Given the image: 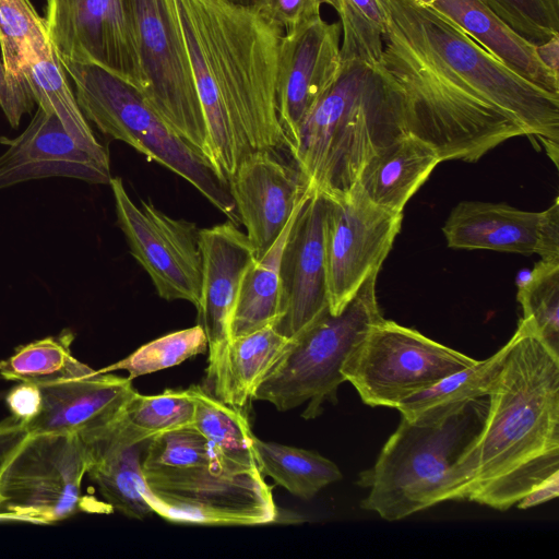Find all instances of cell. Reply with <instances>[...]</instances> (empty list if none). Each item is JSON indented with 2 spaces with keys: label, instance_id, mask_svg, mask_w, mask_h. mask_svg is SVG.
I'll list each match as a JSON object with an SVG mask.
<instances>
[{
  "label": "cell",
  "instance_id": "1",
  "mask_svg": "<svg viewBox=\"0 0 559 559\" xmlns=\"http://www.w3.org/2000/svg\"><path fill=\"white\" fill-rule=\"evenodd\" d=\"M176 5L215 165L228 181L247 152L286 147L276 105L284 31L226 0Z\"/></svg>",
  "mask_w": 559,
  "mask_h": 559
},
{
  "label": "cell",
  "instance_id": "2",
  "mask_svg": "<svg viewBox=\"0 0 559 559\" xmlns=\"http://www.w3.org/2000/svg\"><path fill=\"white\" fill-rule=\"evenodd\" d=\"M508 343L485 426L461 462L467 500L500 511L559 471V357L522 318Z\"/></svg>",
  "mask_w": 559,
  "mask_h": 559
},
{
  "label": "cell",
  "instance_id": "3",
  "mask_svg": "<svg viewBox=\"0 0 559 559\" xmlns=\"http://www.w3.org/2000/svg\"><path fill=\"white\" fill-rule=\"evenodd\" d=\"M407 134L396 82L380 64L342 61L288 152L311 188L340 195L353 189L376 153Z\"/></svg>",
  "mask_w": 559,
  "mask_h": 559
},
{
  "label": "cell",
  "instance_id": "4",
  "mask_svg": "<svg viewBox=\"0 0 559 559\" xmlns=\"http://www.w3.org/2000/svg\"><path fill=\"white\" fill-rule=\"evenodd\" d=\"M489 395L469 400L428 419L401 416L374 464L358 475L369 488L360 506L399 521L443 501L467 500L461 462L485 426Z\"/></svg>",
  "mask_w": 559,
  "mask_h": 559
},
{
  "label": "cell",
  "instance_id": "5",
  "mask_svg": "<svg viewBox=\"0 0 559 559\" xmlns=\"http://www.w3.org/2000/svg\"><path fill=\"white\" fill-rule=\"evenodd\" d=\"M384 37L411 51L452 83L484 98L544 147L558 166L559 95L519 76L459 26L416 0H382Z\"/></svg>",
  "mask_w": 559,
  "mask_h": 559
},
{
  "label": "cell",
  "instance_id": "6",
  "mask_svg": "<svg viewBox=\"0 0 559 559\" xmlns=\"http://www.w3.org/2000/svg\"><path fill=\"white\" fill-rule=\"evenodd\" d=\"M402 90L408 134L431 146L440 162L474 163L502 142L525 135L510 117L390 38L379 63Z\"/></svg>",
  "mask_w": 559,
  "mask_h": 559
},
{
  "label": "cell",
  "instance_id": "7",
  "mask_svg": "<svg viewBox=\"0 0 559 559\" xmlns=\"http://www.w3.org/2000/svg\"><path fill=\"white\" fill-rule=\"evenodd\" d=\"M61 64L74 84L78 105L87 121L190 182L229 221L239 223L228 181L168 126L135 87L96 64Z\"/></svg>",
  "mask_w": 559,
  "mask_h": 559
},
{
  "label": "cell",
  "instance_id": "8",
  "mask_svg": "<svg viewBox=\"0 0 559 559\" xmlns=\"http://www.w3.org/2000/svg\"><path fill=\"white\" fill-rule=\"evenodd\" d=\"M372 273L337 314L326 308L313 322L288 340L284 350L261 381L252 400L271 403L286 412L305 403L301 416L313 419L325 402H337L345 381L342 367L348 355L381 321Z\"/></svg>",
  "mask_w": 559,
  "mask_h": 559
},
{
  "label": "cell",
  "instance_id": "9",
  "mask_svg": "<svg viewBox=\"0 0 559 559\" xmlns=\"http://www.w3.org/2000/svg\"><path fill=\"white\" fill-rule=\"evenodd\" d=\"M132 7L145 81L141 94L217 170L176 0H132Z\"/></svg>",
  "mask_w": 559,
  "mask_h": 559
},
{
  "label": "cell",
  "instance_id": "10",
  "mask_svg": "<svg viewBox=\"0 0 559 559\" xmlns=\"http://www.w3.org/2000/svg\"><path fill=\"white\" fill-rule=\"evenodd\" d=\"M476 361L383 318L352 350L341 371L365 404L396 408L409 396Z\"/></svg>",
  "mask_w": 559,
  "mask_h": 559
},
{
  "label": "cell",
  "instance_id": "11",
  "mask_svg": "<svg viewBox=\"0 0 559 559\" xmlns=\"http://www.w3.org/2000/svg\"><path fill=\"white\" fill-rule=\"evenodd\" d=\"M143 475V497L154 513L174 523L263 525L275 522L278 515L261 472L190 467Z\"/></svg>",
  "mask_w": 559,
  "mask_h": 559
},
{
  "label": "cell",
  "instance_id": "12",
  "mask_svg": "<svg viewBox=\"0 0 559 559\" xmlns=\"http://www.w3.org/2000/svg\"><path fill=\"white\" fill-rule=\"evenodd\" d=\"M86 468L78 433L28 435L0 474L4 514L48 524L87 510L81 495Z\"/></svg>",
  "mask_w": 559,
  "mask_h": 559
},
{
  "label": "cell",
  "instance_id": "13",
  "mask_svg": "<svg viewBox=\"0 0 559 559\" xmlns=\"http://www.w3.org/2000/svg\"><path fill=\"white\" fill-rule=\"evenodd\" d=\"M109 186L117 224L157 295L167 301L186 300L198 308L202 285L200 228L165 214L151 201L136 204L120 177H112Z\"/></svg>",
  "mask_w": 559,
  "mask_h": 559
},
{
  "label": "cell",
  "instance_id": "14",
  "mask_svg": "<svg viewBox=\"0 0 559 559\" xmlns=\"http://www.w3.org/2000/svg\"><path fill=\"white\" fill-rule=\"evenodd\" d=\"M325 197L328 301L331 313L337 314L364 282L379 272L401 229L403 213L374 205L356 186L344 194Z\"/></svg>",
  "mask_w": 559,
  "mask_h": 559
},
{
  "label": "cell",
  "instance_id": "15",
  "mask_svg": "<svg viewBox=\"0 0 559 559\" xmlns=\"http://www.w3.org/2000/svg\"><path fill=\"white\" fill-rule=\"evenodd\" d=\"M45 20L60 62L96 64L142 93L132 0H46Z\"/></svg>",
  "mask_w": 559,
  "mask_h": 559
},
{
  "label": "cell",
  "instance_id": "16",
  "mask_svg": "<svg viewBox=\"0 0 559 559\" xmlns=\"http://www.w3.org/2000/svg\"><path fill=\"white\" fill-rule=\"evenodd\" d=\"M341 25L318 17L282 36L276 78V105L286 148L336 78L341 66Z\"/></svg>",
  "mask_w": 559,
  "mask_h": 559
},
{
  "label": "cell",
  "instance_id": "17",
  "mask_svg": "<svg viewBox=\"0 0 559 559\" xmlns=\"http://www.w3.org/2000/svg\"><path fill=\"white\" fill-rule=\"evenodd\" d=\"M239 223L260 259L311 191L305 175L274 148L247 152L228 180Z\"/></svg>",
  "mask_w": 559,
  "mask_h": 559
},
{
  "label": "cell",
  "instance_id": "18",
  "mask_svg": "<svg viewBox=\"0 0 559 559\" xmlns=\"http://www.w3.org/2000/svg\"><path fill=\"white\" fill-rule=\"evenodd\" d=\"M202 285L199 323L207 338V381L231 341V321L248 267L257 260L253 246L237 224L227 221L200 229Z\"/></svg>",
  "mask_w": 559,
  "mask_h": 559
},
{
  "label": "cell",
  "instance_id": "19",
  "mask_svg": "<svg viewBox=\"0 0 559 559\" xmlns=\"http://www.w3.org/2000/svg\"><path fill=\"white\" fill-rule=\"evenodd\" d=\"M325 207L326 197L312 188L295 218L283 252L284 313L274 328L287 338L296 336L329 308L323 233Z\"/></svg>",
  "mask_w": 559,
  "mask_h": 559
},
{
  "label": "cell",
  "instance_id": "20",
  "mask_svg": "<svg viewBox=\"0 0 559 559\" xmlns=\"http://www.w3.org/2000/svg\"><path fill=\"white\" fill-rule=\"evenodd\" d=\"M8 146L0 155V190L33 179L68 177L109 185V157L81 146L53 114L37 108L27 128L16 138H0Z\"/></svg>",
  "mask_w": 559,
  "mask_h": 559
},
{
  "label": "cell",
  "instance_id": "21",
  "mask_svg": "<svg viewBox=\"0 0 559 559\" xmlns=\"http://www.w3.org/2000/svg\"><path fill=\"white\" fill-rule=\"evenodd\" d=\"M129 378L94 372L38 385L39 413L26 424L28 435L80 433L115 419L138 392Z\"/></svg>",
  "mask_w": 559,
  "mask_h": 559
},
{
  "label": "cell",
  "instance_id": "22",
  "mask_svg": "<svg viewBox=\"0 0 559 559\" xmlns=\"http://www.w3.org/2000/svg\"><path fill=\"white\" fill-rule=\"evenodd\" d=\"M542 212H528L506 203L462 201L442 227L453 249L492 250L520 254L537 252Z\"/></svg>",
  "mask_w": 559,
  "mask_h": 559
},
{
  "label": "cell",
  "instance_id": "23",
  "mask_svg": "<svg viewBox=\"0 0 559 559\" xmlns=\"http://www.w3.org/2000/svg\"><path fill=\"white\" fill-rule=\"evenodd\" d=\"M430 7L533 85L559 95V75L548 69L536 46L510 28L484 0H416Z\"/></svg>",
  "mask_w": 559,
  "mask_h": 559
},
{
  "label": "cell",
  "instance_id": "24",
  "mask_svg": "<svg viewBox=\"0 0 559 559\" xmlns=\"http://www.w3.org/2000/svg\"><path fill=\"white\" fill-rule=\"evenodd\" d=\"M439 163L431 146L407 134L376 153L362 167L355 186L374 205L403 213L407 201Z\"/></svg>",
  "mask_w": 559,
  "mask_h": 559
},
{
  "label": "cell",
  "instance_id": "25",
  "mask_svg": "<svg viewBox=\"0 0 559 559\" xmlns=\"http://www.w3.org/2000/svg\"><path fill=\"white\" fill-rule=\"evenodd\" d=\"M87 463L86 474L97 485L111 509L131 519H144L153 510L142 495L145 479L142 456L148 442L115 443L88 430L78 433Z\"/></svg>",
  "mask_w": 559,
  "mask_h": 559
},
{
  "label": "cell",
  "instance_id": "26",
  "mask_svg": "<svg viewBox=\"0 0 559 559\" xmlns=\"http://www.w3.org/2000/svg\"><path fill=\"white\" fill-rule=\"evenodd\" d=\"M274 326L233 338L210 381L213 395L242 408L288 343Z\"/></svg>",
  "mask_w": 559,
  "mask_h": 559
},
{
  "label": "cell",
  "instance_id": "27",
  "mask_svg": "<svg viewBox=\"0 0 559 559\" xmlns=\"http://www.w3.org/2000/svg\"><path fill=\"white\" fill-rule=\"evenodd\" d=\"M49 43L46 20L31 0H0L1 60L11 102L8 121L12 128H17L23 115L31 112L35 105L23 74L28 51Z\"/></svg>",
  "mask_w": 559,
  "mask_h": 559
},
{
  "label": "cell",
  "instance_id": "28",
  "mask_svg": "<svg viewBox=\"0 0 559 559\" xmlns=\"http://www.w3.org/2000/svg\"><path fill=\"white\" fill-rule=\"evenodd\" d=\"M308 195L297 206L269 250L248 267L231 321V340L265 326H275L282 319V257L295 218Z\"/></svg>",
  "mask_w": 559,
  "mask_h": 559
},
{
  "label": "cell",
  "instance_id": "29",
  "mask_svg": "<svg viewBox=\"0 0 559 559\" xmlns=\"http://www.w3.org/2000/svg\"><path fill=\"white\" fill-rule=\"evenodd\" d=\"M188 391L194 401L193 426L209 441L222 472H261L255 436L241 409L200 385H191Z\"/></svg>",
  "mask_w": 559,
  "mask_h": 559
},
{
  "label": "cell",
  "instance_id": "30",
  "mask_svg": "<svg viewBox=\"0 0 559 559\" xmlns=\"http://www.w3.org/2000/svg\"><path fill=\"white\" fill-rule=\"evenodd\" d=\"M23 74L39 108L56 115L67 132L85 150L100 157H109L83 116L51 43L28 51Z\"/></svg>",
  "mask_w": 559,
  "mask_h": 559
},
{
  "label": "cell",
  "instance_id": "31",
  "mask_svg": "<svg viewBox=\"0 0 559 559\" xmlns=\"http://www.w3.org/2000/svg\"><path fill=\"white\" fill-rule=\"evenodd\" d=\"M194 401L188 389L157 395L135 393L108 424L92 429L110 441L132 445L175 428L193 425Z\"/></svg>",
  "mask_w": 559,
  "mask_h": 559
},
{
  "label": "cell",
  "instance_id": "32",
  "mask_svg": "<svg viewBox=\"0 0 559 559\" xmlns=\"http://www.w3.org/2000/svg\"><path fill=\"white\" fill-rule=\"evenodd\" d=\"M254 448L262 475L300 499H312L321 489L343 477L337 465L318 452L266 442L257 437Z\"/></svg>",
  "mask_w": 559,
  "mask_h": 559
},
{
  "label": "cell",
  "instance_id": "33",
  "mask_svg": "<svg viewBox=\"0 0 559 559\" xmlns=\"http://www.w3.org/2000/svg\"><path fill=\"white\" fill-rule=\"evenodd\" d=\"M507 342L489 358L459 370L436 382L396 406L402 417L412 419L425 414L449 408L491 393L508 352Z\"/></svg>",
  "mask_w": 559,
  "mask_h": 559
},
{
  "label": "cell",
  "instance_id": "34",
  "mask_svg": "<svg viewBox=\"0 0 559 559\" xmlns=\"http://www.w3.org/2000/svg\"><path fill=\"white\" fill-rule=\"evenodd\" d=\"M74 334L70 330L19 347L0 361V376L7 380L37 385L83 377L94 372L71 353Z\"/></svg>",
  "mask_w": 559,
  "mask_h": 559
},
{
  "label": "cell",
  "instance_id": "35",
  "mask_svg": "<svg viewBox=\"0 0 559 559\" xmlns=\"http://www.w3.org/2000/svg\"><path fill=\"white\" fill-rule=\"evenodd\" d=\"M342 32V61L377 66L381 61L388 12L382 0H329Z\"/></svg>",
  "mask_w": 559,
  "mask_h": 559
},
{
  "label": "cell",
  "instance_id": "36",
  "mask_svg": "<svg viewBox=\"0 0 559 559\" xmlns=\"http://www.w3.org/2000/svg\"><path fill=\"white\" fill-rule=\"evenodd\" d=\"M518 301L535 335L559 357V262L539 261L519 286Z\"/></svg>",
  "mask_w": 559,
  "mask_h": 559
},
{
  "label": "cell",
  "instance_id": "37",
  "mask_svg": "<svg viewBox=\"0 0 559 559\" xmlns=\"http://www.w3.org/2000/svg\"><path fill=\"white\" fill-rule=\"evenodd\" d=\"M207 350V338L200 324L151 341L128 357L99 369V372L126 370L129 379L177 366Z\"/></svg>",
  "mask_w": 559,
  "mask_h": 559
},
{
  "label": "cell",
  "instance_id": "38",
  "mask_svg": "<svg viewBox=\"0 0 559 559\" xmlns=\"http://www.w3.org/2000/svg\"><path fill=\"white\" fill-rule=\"evenodd\" d=\"M190 467L222 472L209 441L193 425L164 431L148 440L142 456L143 473Z\"/></svg>",
  "mask_w": 559,
  "mask_h": 559
},
{
  "label": "cell",
  "instance_id": "39",
  "mask_svg": "<svg viewBox=\"0 0 559 559\" xmlns=\"http://www.w3.org/2000/svg\"><path fill=\"white\" fill-rule=\"evenodd\" d=\"M518 35L535 46L559 37V0H484Z\"/></svg>",
  "mask_w": 559,
  "mask_h": 559
},
{
  "label": "cell",
  "instance_id": "40",
  "mask_svg": "<svg viewBox=\"0 0 559 559\" xmlns=\"http://www.w3.org/2000/svg\"><path fill=\"white\" fill-rule=\"evenodd\" d=\"M324 3L329 4V0H250L249 7L284 32H289L320 17Z\"/></svg>",
  "mask_w": 559,
  "mask_h": 559
},
{
  "label": "cell",
  "instance_id": "41",
  "mask_svg": "<svg viewBox=\"0 0 559 559\" xmlns=\"http://www.w3.org/2000/svg\"><path fill=\"white\" fill-rule=\"evenodd\" d=\"M542 261L559 262V201L542 212L537 252Z\"/></svg>",
  "mask_w": 559,
  "mask_h": 559
},
{
  "label": "cell",
  "instance_id": "42",
  "mask_svg": "<svg viewBox=\"0 0 559 559\" xmlns=\"http://www.w3.org/2000/svg\"><path fill=\"white\" fill-rule=\"evenodd\" d=\"M7 402L12 415L27 424L40 411L41 394L39 386L33 383L20 382L10 391Z\"/></svg>",
  "mask_w": 559,
  "mask_h": 559
},
{
  "label": "cell",
  "instance_id": "43",
  "mask_svg": "<svg viewBox=\"0 0 559 559\" xmlns=\"http://www.w3.org/2000/svg\"><path fill=\"white\" fill-rule=\"evenodd\" d=\"M27 436L26 424L15 416L0 421V474Z\"/></svg>",
  "mask_w": 559,
  "mask_h": 559
},
{
  "label": "cell",
  "instance_id": "44",
  "mask_svg": "<svg viewBox=\"0 0 559 559\" xmlns=\"http://www.w3.org/2000/svg\"><path fill=\"white\" fill-rule=\"evenodd\" d=\"M559 495V471L551 474L540 484L531 489L518 503L521 510L530 509L549 500Z\"/></svg>",
  "mask_w": 559,
  "mask_h": 559
},
{
  "label": "cell",
  "instance_id": "45",
  "mask_svg": "<svg viewBox=\"0 0 559 559\" xmlns=\"http://www.w3.org/2000/svg\"><path fill=\"white\" fill-rule=\"evenodd\" d=\"M536 52L542 62L550 69L555 74H558V53H559V37H555L549 41L536 46Z\"/></svg>",
  "mask_w": 559,
  "mask_h": 559
},
{
  "label": "cell",
  "instance_id": "46",
  "mask_svg": "<svg viewBox=\"0 0 559 559\" xmlns=\"http://www.w3.org/2000/svg\"><path fill=\"white\" fill-rule=\"evenodd\" d=\"M0 108L4 112L5 118L9 120L11 116V102L8 85L4 76V69L0 57Z\"/></svg>",
  "mask_w": 559,
  "mask_h": 559
},
{
  "label": "cell",
  "instance_id": "47",
  "mask_svg": "<svg viewBox=\"0 0 559 559\" xmlns=\"http://www.w3.org/2000/svg\"><path fill=\"white\" fill-rule=\"evenodd\" d=\"M226 1L235 3V4H239V5H245V7H249V3H250V0H226Z\"/></svg>",
  "mask_w": 559,
  "mask_h": 559
},
{
  "label": "cell",
  "instance_id": "48",
  "mask_svg": "<svg viewBox=\"0 0 559 559\" xmlns=\"http://www.w3.org/2000/svg\"><path fill=\"white\" fill-rule=\"evenodd\" d=\"M1 516H5L8 518L5 514H4V511H3V501H2V498L0 496V518Z\"/></svg>",
  "mask_w": 559,
  "mask_h": 559
}]
</instances>
